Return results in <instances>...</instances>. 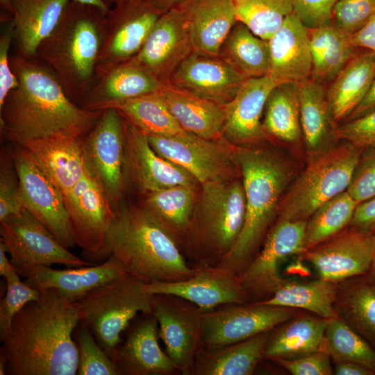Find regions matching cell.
<instances>
[{"label": "cell", "mask_w": 375, "mask_h": 375, "mask_svg": "<svg viewBox=\"0 0 375 375\" xmlns=\"http://www.w3.org/2000/svg\"><path fill=\"white\" fill-rule=\"evenodd\" d=\"M15 315L0 351V375H74L78 365L73 334L80 322L74 303L53 289L40 290Z\"/></svg>", "instance_id": "1"}, {"label": "cell", "mask_w": 375, "mask_h": 375, "mask_svg": "<svg viewBox=\"0 0 375 375\" xmlns=\"http://www.w3.org/2000/svg\"><path fill=\"white\" fill-rule=\"evenodd\" d=\"M18 85L0 106L1 132L15 144L58 133L84 137L103 110H88L67 95L51 69L37 57L11 54Z\"/></svg>", "instance_id": "2"}, {"label": "cell", "mask_w": 375, "mask_h": 375, "mask_svg": "<svg viewBox=\"0 0 375 375\" xmlns=\"http://www.w3.org/2000/svg\"><path fill=\"white\" fill-rule=\"evenodd\" d=\"M233 149L244 190L246 215L238 239L217 266L239 276L259 252L299 173L294 158L279 149L234 144Z\"/></svg>", "instance_id": "3"}, {"label": "cell", "mask_w": 375, "mask_h": 375, "mask_svg": "<svg viewBox=\"0 0 375 375\" xmlns=\"http://www.w3.org/2000/svg\"><path fill=\"white\" fill-rule=\"evenodd\" d=\"M109 257L119 260L126 274L146 283L183 281L194 272L171 235L140 206H120L103 247L90 262Z\"/></svg>", "instance_id": "4"}, {"label": "cell", "mask_w": 375, "mask_h": 375, "mask_svg": "<svg viewBox=\"0 0 375 375\" xmlns=\"http://www.w3.org/2000/svg\"><path fill=\"white\" fill-rule=\"evenodd\" d=\"M106 14L72 0L36 52L35 57L51 69L67 95L80 107L97 81Z\"/></svg>", "instance_id": "5"}, {"label": "cell", "mask_w": 375, "mask_h": 375, "mask_svg": "<svg viewBox=\"0 0 375 375\" xmlns=\"http://www.w3.org/2000/svg\"><path fill=\"white\" fill-rule=\"evenodd\" d=\"M187 233L183 255L192 266H217L235 245L244 226L242 180L206 183Z\"/></svg>", "instance_id": "6"}, {"label": "cell", "mask_w": 375, "mask_h": 375, "mask_svg": "<svg viewBox=\"0 0 375 375\" xmlns=\"http://www.w3.org/2000/svg\"><path fill=\"white\" fill-rule=\"evenodd\" d=\"M362 149L342 140L309 156L287 190L276 220L307 221L319 206L346 191Z\"/></svg>", "instance_id": "7"}, {"label": "cell", "mask_w": 375, "mask_h": 375, "mask_svg": "<svg viewBox=\"0 0 375 375\" xmlns=\"http://www.w3.org/2000/svg\"><path fill=\"white\" fill-rule=\"evenodd\" d=\"M145 283L126 274L97 288L74 303L80 320L110 358L129 322L139 312H152L153 294L144 291Z\"/></svg>", "instance_id": "8"}, {"label": "cell", "mask_w": 375, "mask_h": 375, "mask_svg": "<svg viewBox=\"0 0 375 375\" xmlns=\"http://www.w3.org/2000/svg\"><path fill=\"white\" fill-rule=\"evenodd\" d=\"M0 236L11 262L24 278L40 266L79 267L96 264L71 253L26 208L0 221Z\"/></svg>", "instance_id": "9"}, {"label": "cell", "mask_w": 375, "mask_h": 375, "mask_svg": "<svg viewBox=\"0 0 375 375\" xmlns=\"http://www.w3.org/2000/svg\"><path fill=\"white\" fill-rule=\"evenodd\" d=\"M161 157L190 172L200 185L228 181L241 174L233 144L223 139L209 140L185 131L175 136L147 135Z\"/></svg>", "instance_id": "10"}, {"label": "cell", "mask_w": 375, "mask_h": 375, "mask_svg": "<svg viewBox=\"0 0 375 375\" xmlns=\"http://www.w3.org/2000/svg\"><path fill=\"white\" fill-rule=\"evenodd\" d=\"M83 148L87 167L117 210L125 191L126 161L123 117L117 108L103 110L83 138Z\"/></svg>", "instance_id": "11"}, {"label": "cell", "mask_w": 375, "mask_h": 375, "mask_svg": "<svg viewBox=\"0 0 375 375\" xmlns=\"http://www.w3.org/2000/svg\"><path fill=\"white\" fill-rule=\"evenodd\" d=\"M12 151L24 208L42 222L59 242L76 245L63 195L25 148Z\"/></svg>", "instance_id": "12"}, {"label": "cell", "mask_w": 375, "mask_h": 375, "mask_svg": "<svg viewBox=\"0 0 375 375\" xmlns=\"http://www.w3.org/2000/svg\"><path fill=\"white\" fill-rule=\"evenodd\" d=\"M294 308L249 302L203 311L201 343L216 348L274 330L294 317Z\"/></svg>", "instance_id": "13"}, {"label": "cell", "mask_w": 375, "mask_h": 375, "mask_svg": "<svg viewBox=\"0 0 375 375\" xmlns=\"http://www.w3.org/2000/svg\"><path fill=\"white\" fill-rule=\"evenodd\" d=\"M164 13L144 0H126L114 6L106 14L97 80L113 67L133 58Z\"/></svg>", "instance_id": "14"}, {"label": "cell", "mask_w": 375, "mask_h": 375, "mask_svg": "<svg viewBox=\"0 0 375 375\" xmlns=\"http://www.w3.org/2000/svg\"><path fill=\"white\" fill-rule=\"evenodd\" d=\"M306 221L276 220L251 262L238 276L252 302L270 297L285 281L279 267L289 256L303 251Z\"/></svg>", "instance_id": "15"}, {"label": "cell", "mask_w": 375, "mask_h": 375, "mask_svg": "<svg viewBox=\"0 0 375 375\" xmlns=\"http://www.w3.org/2000/svg\"><path fill=\"white\" fill-rule=\"evenodd\" d=\"M203 311L176 295L153 294L152 312L158 323L159 338L166 353L182 375H193L197 353L201 347Z\"/></svg>", "instance_id": "16"}, {"label": "cell", "mask_w": 375, "mask_h": 375, "mask_svg": "<svg viewBox=\"0 0 375 375\" xmlns=\"http://www.w3.org/2000/svg\"><path fill=\"white\" fill-rule=\"evenodd\" d=\"M374 252L375 233L349 226L301 254L320 278L337 283L367 274Z\"/></svg>", "instance_id": "17"}, {"label": "cell", "mask_w": 375, "mask_h": 375, "mask_svg": "<svg viewBox=\"0 0 375 375\" xmlns=\"http://www.w3.org/2000/svg\"><path fill=\"white\" fill-rule=\"evenodd\" d=\"M63 199L76 245L90 262L103 247L115 211L87 166L83 177Z\"/></svg>", "instance_id": "18"}, {"label": "cell", "mask_w": 375, "mask_h": 375, "mask_svg": "<svg viewBox=\"0 0 375 375\" xmlns=\"http://www.w3.org/2000/svg\"><path fill=\"white\" fill-rule=\"evenodd\" d=\"M192 267V275L185 280L145 283L144 290L151 294L182 297L203 311L224 305L252 302L237 274L219 266Z\"/></svg>", "instance_id": "19"}, {"label": "cell", "mask_w": 375, "mask_h": 375, "mask_svg": "<svg viewBox=\"0 0 375 375\" xmlns=\"http://www.w3.org/2000/svg\"><path fill=\"white\" fill-rule=\"evenodd\" d=\"M192 51L186 22L176 8L160 17L140 51L128 61L163 85L168 84L176 69Z\"/></svg>", "instance_id": "20"}, {"label": "cell", "mask_w": 375, "mask_h": 375, "mask_svg": "<svg viewBox=\"0 0 375 375\" xmlns=\"http://www.w3.org/2000/svg\"><path fill=\"white\" fill-rule=\"evenodd\" d=\"M126 171L144 193L176 185L199 184L187 170L159 156L147 135L123 116Z\"/></svg>", "instance_id": "21"}, {"label": "cell", "mask_w": 375, "mask_h": 375, "mask_svg": "<svg viewBox=\"0 0 375 375\" xmlns=\"http://www.w3.org/2000/svg\"><path fill=\"white\" fill-rule=\"evenodd\" d=\"M244 80L219 57L192 51L176 69L168 84L225 106Z\"/></svg>", "instance_id": "22"}, {"label": "cell", "mask_w": 375, "mask_h": 375, "mask_svg": "<svg viewBox=\"0 0 375 375\" xmlns=\"http://www.w3.org/2000/svg\"><path fill=\"white\" fill-rule=\"evenodd\" d=\"M276 84L268 76L245 79L234 98L225 105L223 138L236 146L256 145L265 140L261 117Z\"/></svg>", "instance_id": "23"}, {"label": "cell", "mask_w": 375, "mask_h": 375, "mask_svg": "<svg viewBox=\"0 0 375 375\" xmlns=\"http://www.w3.org/2000/svg\"><path fill=\"white\" fill-rule=\"evenodd\" d=\"M158 323L145 314L111 356L119 375H171L178 372L158 344Z\"/></svg>", "instance_id": "24"}, {"label": "cell", "mask_w": 375, "mask_h": 375, "mask_svg": "<svg viewBox=\"0 0 375 375\" xmlns=\"http://www.w3.org/2000/svg\"><path fill=\"white\" fill-rule=\"evenodd\" d=\"M270 70L268 76L277 85L299 83L310 77L312 59L309 28L292 13L268 40Z\"/></svg>", "instance_id": "25"}, {"label": "cell", "mask_w": 375, "mask_h": 375, "mask_svg": "<svg viewBox=\"0 0 375 375\" xmlns=\"http://www.w3.org/2000/svg\"><path fill=\"white\" fill-rule=\"evenodd\" d=\"M83 138L58 133L26 140L17 145L31 153L64 196L74 188L86 169Z\"/></svg>", "instance_id": "26"}, {"label": "cell", "mask_w": 375, "mask_h": 375, "mask_svg": "<svg viewBox=\"0 0 375 375\" xmlns=\"http://www.w3.org/2000/svg\"><path fill=\"white\" fill-rule=\"evenodd\" d=\"M124 275L126 273L122 263L109 257L90 266L64 269L38 267L24 282L38 290L53 289L65 299L75 303L97 288Z\"/></svg>", "instance_id": "27"}, {"label": "cell", "mask_w": 375, "mask_h": 375, "mask_svg": "<svg viewBox=\"0 0 375 375\" xmlns=\"http://www.w3.org/2000/svg\"><path fill=\"white\" fill-rule=\"evenodd\" d=\"M177 8L188 27L193 51L218 56L222 42L238 21L232 0H184Z\"/></svg>", "instance_id": "28"}, {"label": "cell", "mask_w": 375, "mask_h": 375, "mask_svg": "<svg viewBox=\"0 0 375 375\" xmlns=\"http://www.w3.org/2000/svg\"><path fill=\"white\" fill-rule=\"evenodd\" d=\"M72 0H12L14 54L34 58L54 31Z\"/></svg>", "instance_id": "29"}, {"label": "cell", "mask_w": 375, "mask_h": 375, "mask_svg": "<svg viewBox=\"0 0 375 375\" xmlns=\"http://www.w3.org/2000/svg\"><path fill=\"white\" fill-rule=\"evenodd\" d=\"M162 84L140 66L127 61L102 74L86 96L81 108L103 110L128 100L158 92Z\"/></svg>", "instance_id": "30"}, {"label": "cell", "mask_w": 375, "mask_h": 375, "mask_svg": "<svg viewBox=\"0 0 375 375\" xmlns=\"http://www.w3.org/2000/svg\"><path fill=\"white\" fill-rule=\"evenodd\" d=\"M300 123L308 157L338 142L323 83L311 77L297 83Z\"/></svg>", "instance_id": "31"}, {"label": "cell", "mask_w": 375, "mask_h": 375, "mask_svg": "<svg viewBox=\"0 0 375 375\" xmlns=\"http://www.w3.org/2000/svg\"><path fill=\"white\" fill-rule=\"evenodd\" d=\"M158 92L170 112L185 131L209 140L224 139L225 106L169 84L162 85Z\"/></svg>", "instance_id": "32"}, {"label": "cell", "mask_w": 375, "mask_h": 375, "mask_svg": "<svg viewBox=\"0 0 375 375\" xmlns=\"http://www.w3.org/2000/svg\"><path fill=\"white\" fill-rule=\"evenodd\" d=\"M375 76V52L361 49L340 70L326 90L335 123L343 122L367 94Z\"/></svg>", "instance_id": "33"}, {"label": "cell", "mask_w": 375, "mask_h": 375, "mask_svg": "<svg viewBox=\"0 0 375 375\" xmlns=\"http://www.w3.org/2000/svg\"><path fill=\"white\" fill-rule=\"evenodd\" d=\"M272 331L247 340L198 351L193 375H251L263 358Z\"/></svg>", "instance_id": "34"}, {"label": "cell", "mask_w": 375, "mask_h": 375, "mask_svg": "<svg viewBox=\"0 0 375 375\" xmlns=\"http://www.w3.org/2000/svg\"><path fill=\"white\" fill-rule=\"evenodd\" d=\"M194 189L176 185L145 192L140 206L171 235L182 252L196 208Z\"/></svg>", "instance_id": "35"}, {"label": "cell", "mask_w": 375, "mask_h": 375, "mask_svg": "<svg viewBox=\"0 0 375 375\" xmlns=\"http://www.w3.org/2000/svg\"><path fill=\"white\" fill-rule=\"evenodd\" d=\"M328 319L299 316L272 331L263 358L294 359L322 349Z\"/></svg>", "instance_id": "36"}, {"label": "cell", "mask_w": 375, "mask_h": 375, "mask_svg": "<svg viewBox=\"0 0 375 375\" xmlns=\"http://www.w3.org/2000/svg\"><path fill=\"white\" fill-rule=\"evenodd\" d=\"M218 57L244 79L268 76L270 52L268 40L254 34L237 21L222 42Z\"/></svg>", "instance_id": "37"}, {"label": "cell", "mask_w": 375, "mask_h": 375, "mask_svg": "<svg viewBox=\"0 0 375 375\" xmlns=\"http://www.w3.org/2000/svg\"><path fill=\"white\" fill-rule=\"evenodd\" d=\"M343 281L338 285L337 314L375 348V284L366 274Z\"/></svg>", "instance_id": "38"}, {"label": "cell", "mask_w": 375, "mask_h": 375, "mask_svg": "<svg viewBox=\"0 0 375 375\" xmlns=\"http://www.w3.org/2000/svg\"><path fill=\"white\" fill-rule=\"evenodd\" d=\"M337 290V283L322 278L304 283L285 281L270 297L258 302L301 308L331 319L338 315L335 308Z\"/></svg>", "instance_id": "39"}, {"label": "cell", "mask_w": 375, "mask_h": 375, "mask_svg": "<svg viewBox=\"0 0 375 375\" xmlns=\"http://www.w3.org/2000/svg\"><path fill=\"white\" fill-rule=\"evenodd\" d=\"M264 113L262 124L267 136L288 144L297 143L302 138L297 83L276 85L267 98Z\"/></svg>", "instance_id": "40"}, {"label": "cell", "mask_w": 375, "mask_h": 375, "mask_svg": "<svg viewBox=\"0 0 375 375\" xmlns=\"http://www.w3.org/2000/svg\"><path fill=\"white\" fill-rule=\"evenodd\" d=\"M147 135L175 136L185 133L159 92L128 100L115 107Z\"/></svg>", "instance_id": "41"}, {"label": "cell", "mask_w": 375, "mask_h": 375, "mask_svg": "<svg viewBox=\"0 0 375 375\" xmlns=\"http://www.w3.org/2000/svg\"><path fill=\"white\" fill-rule=\"evenodd\" d=\"M358 204L344 191L319 206L306 221L303 251L349 226Z\"/></svg>", "instance_id": "42"}, {"label": "cell", "mask_w": 375, "mask_h": 375, "mask_svg": "<svg viewBox=\"0 0 375 375\" xmlns=\"http://www.w3.org/2000/svg\"><path fill=\"white\" fill-rule=\"evenodd\" d=\"M324 344L336 362H355L375 375V348L338 315L328 319Z\"/></svg>", "instance_id": "43"}, {"label": "cell", "mask_w": 375, "mask_h": 375, "mask_svg": "<svg viewBox=\"0 0 375 375\" xmlns=\"http://www.w3.org/2000/svg\"><path fill=\"white\" fill-rule=\"evenodd\" d=\"M237 20L268 40L293 13L292 0H232Z\"/></svg>", "instance_id": "44"}, {"label": "cell", "mask_w": 375, "mask_h": 375, "mask_svg": "<svg viewBox=\"0 0 375 375\" xmlns=\"http://www.w3.org/2000/svg\"><path fill=\"white\" fill-rule=\"evenodd\" d=\"M78 375H119L112 358L98 344L88 326L80 320L75 329Z\"/></svg>", "instance_id": "45"}, {"label": "cell", "mask_w": 375, "mask_h": 375, "mask_svg": "<svg viewBox=\"0 0 375 375\" xmlns=\"http://www.w3.org/2000/svg\"><path fill=\"white\" fill-rule=\"evenodd\" d=\"M333 26L331 42L320 63L312 69L310 76L323 83L331 82L347 62L361 50L353 45L352 34Z\"/></svg>", "instance_id": "46"}, {"label": "cell", "mask_w": 375, "mask_h": 375, "mask_svg": "<svg viewBox=\"0 0 375 375\" xmlns=\"http://www.w3.org/2000/svg\"><path fill=\"white\" fill-rule=\"evenodd\" d=\"M17 271L6 276V292L0 303V340L8 335L15 315L28 302L39 299L40 291L22 282Z\"/></svg>", "instance_id": "47"}, {"label": "cell", "mask_w": 375, "mask_h": 375, "mask_svg": "<svg viewBox=\"0 0 375 375\" xmlns=\"http://www.w3.org/2000/svg\"><path fill=\"white\" fill-rule=\"evenodd\" d=\"M24 208L12 151H3L0 166V221Z\"/></svg>", "instance_id": "48"}, {"label": "cell", "mask_w": 375, "mask_h": 375, "mask_svg": "<svg viewBox=\"0 0 375 375\" xmlns=\"http://www.w3.org/2000/svg\"><path fill=\"white\" fill-rule=\"evenodd\" d=\"M375 15V0H339L333 8L332 23L353 34Z\"/></svg>", "instance_id": "49"}, {"label": "cell", "mask_w": 375, "mask_h": 375, "mask_svg": "<svg viewBox=\"0 0 375 375\" xmlns=\"http://www.w3.org/2000/svg\"><path fill=\"white\" fill-rule=\"evenodd\" d=\"M346 191L358 204L375 197V147L362 149Z\"/></svg>", "instance_id": "50"}, {"label": "cell", "mask_w": 375, "mask_h": 375, "mask_svg": "<svg viewBox=\"0 0 375 375\" xmlns=\"http://www.w3.org/2000/svg\"><path fill=\"white\" fill-rule=\"evenodd\" d=\"M0 33V106L7 94L17 87L18 81L10 65L9 51L14 40L12 17L1 15Z\"/></svg>", "instance_id": "51"}, {"label": "cell", "mask_w": 375, "mask_h": 375, "mask_svg": "<svg viewBox=\"0 0 375 375\" xmlns=\"http://www.w3.org/2000/svg\"><path fill=\"white\" fill-rule=\"evenodd\" d=\"M339 0H292L293 13L309 29L331 24Z\"/></svg>", "instance_id": "52"}, {"label": "cell", "mask_w": 375, "mask_h": 375, "mask_svg": "<svg viewBox=\"0 0 375 375\" xmlns=\"http://www.w3.org/2000/svg\"><path fill=\"white\" fill-rule=\"evenodd\" d=\"M339 140L349 142L358 147H375V111L356 119L338 125Z\"/></svg>", "instance_id": "53"}, {"label": "cell", "mask_w": 375, "mask_h": 375, "mask_svg": "<svg viewBox=\"0 0 375 375\" xmlns=\"http://www.w3.org/2000/svg\"><path fill=\"white\" fill-rule=\"evenodd\" d=\"M326 349L294 358L273 360L293 375H331L333 371Z\"/></svg>", "instance_id": "54"}, {"label": "cell", "mask_w": 375, "mask_h": 375, "mask_svg": "<svg viewBox=\"0 0 375 375\" xmlns=\"http://www.w3.org/2000/svg\"><path fill=\"white\" fill-rule=\"evenodd\" d=\"M351 227L369 233H375V197L358 204Z\"/></svg>", "instance_id": "55"}, {"label": "cell", "mask_w": 375, "mask_h": 375, "mask_svg": "<svg viewBox=\"0 0 375 375\" xmlns=\"http://www.w3.org/2000/svg\"><path fill=\"white\" fill-rule=\"evenodd\" d=\"M351 40L358 49L375 52V15L362 28L351 35Z\"/></svg>", "instance_id": "56"}, {"label": "cell", "mask_w": 375, "mask_h": 375, "mask_svg": "<svg viewBox=\"0 0 375 375\" xmlns=\"http://www.w3.org/2000/svg\"><path fill=\"white\" fill-rule=\"evenodd\" d=\"M374 111H375V76L372 85L362 101L344 122L358 119Z\"/></svg>", "instance_id": "57"}, {"label": "cell", "mask_w": 375, "mask_h": 375, "mask_svg": "<svg viewBox=\"0 0 375 375\" xmlns=\"http://www.w3.org/2000/svg\"><path fill=\"white\" fill-rule=\"evenodd\" d=\"M336 375H373L365 367L352 362H337L334 373Z\"/></svg>", "instance_id": "58"}, {"label": "cell", "mask_w": 375, "mask_h": 375, "mask_svg": "<svg viewBox=\"0 0 375 375\" xmlns=\"http://www.w3.org/2000/svg\"><path fill=\"white\" fill-rule=\"evenodd\" d=\"M7 251L2 243L0 242V275L5 278L12 272L16 271L10 259L6 256Z\"/></svg>", "instance_id": "59"}, {"label": "cell", "mask_w": 375, "mask_h": 375, "mask_svg": "<svg viewBox=\"0 0 375 375\" xmlns=\"http://www.w3.org/2000/svg\"><path fill=\"white\" fill-rule=\"evenodd\" d=\"M163 12L177 8L184 0H144Z\"/></svg>", "instance_id": "60"}, {"label": "cell", "mask_w": 375, "mask_h": 375, "mask_svg": "<svg viewBox=\"0 0 375 375\" xmlns=\"http://www.w3.org/2000/svg\"><path fill=\"white\" fill-rule=\"evenodd\" d=\"M83 3L94 6L106 12H108L112 8L109 6L108 0H74Z\"/></svg>", "instance_id": "61"}, {"label": "cell", "mask_w": 375, "mask_h": 375, "mask_svg": "<svg viewBox=\"0 0 375 375\" xmlns=\"http://www.w3.org/2000/svg\"><path fill=\"white\" fill-rule=\"evenodd\" d=\"M0 5L1 9L4 11L3 14L12 15L13 8L12 0H0Z\"/></svg>", "instance_id": "62"}, {"label": "cell", "mask_w": 375, "mask_h": 375, "mask_svg": "<svg viewBox=\"0 0 375 375\" xmlns=\"http://www.w3.org/2000/svg\"><path fill=\"white\" fill-rule=\"evenodd\" d=\"M366 276L374 284H375V252L371 267Z\"/></svg>", "instance_id": "63"}, {"label": "cell", "mask_w": 375, "mask_h": 375, "mask_svg": "<svg viewBox=\"0 0 375 375\" xmlns=\"http://www.w3.org/2000/svg\"><path fill=\"white\" fill-rule=\"evenodd\" d=\"M126 0H108L109 6L112 8V6L119 5Z\"/></svg>", "instance_id": "64"}]
</instances>
